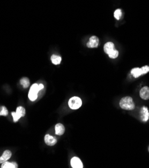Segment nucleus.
<instances>
[{
  "mask_svg": "<svg viewBox=\"0 0 149 168\" xmlns=\"http://www.w3.org/2000/svg\"><path fill=\"white\" fill-rule=\"evenodd\" d=\"M141 69H142V74H143L148 73V72H149V67H148V66H143V67L141 68Z\"/></svg>",
  "mask_w": 149,
  "mask_h": 168,
  "instance_id": "4be33fe9",
  "label": "nucleus"
},
{
  "mask_svg": "<svg viewBox=\"0 0 149 168\" xmlns=\"http://www.w3.org/2000/svg\"><path fill=\"white\" fill-rule=\"evenodd\" d=\"M28 97L30 98V100L32 101H34L37 98H38V92H34L33 90H30L28 93Z\"/></svg>",
  "mask_w": 149,
  "mask_h": 168,
  "instance_id": "4468645a",
  "label": "nucleus"
},
{
  "mask_svg": "<svg viewBox=\"0 0 149 168\" xmlns=\"http://www.w3.org/2000/svg\"><path fill=\"white\" fill-rule=\"evenodd\" d=\"M31 90H33L34 92H38L40 90V88H39V85L37 84H34L33 85H32V87H30V89Z\"/></svg>",
  "mask_w": 149,
  "mask_h": 168,
  "instance_id": "aec40b11",
  "label": "nucleus"
},
{
  "mask_svg": "<svg viewBox=\"0 0 149 168\" xmlns=\"http://www.w3.org/2000/svg\"><path fill=\"white\" fill-rule=\"evenodd\" d=\"M39 85V88H40V90H42V89H43V88H44V85L42 84H38Z\"/></svg>",
  "mask_w": 149,
  "mask_h": 168,
  "instance_id": "5701e85b",
  "label": "nucleus"
},
{
  "mask_svg": "<svg viewBox=\"0 0 149 168\" xmlns=\"http://www.w3.org/2000/svg\"><path fill=\"white\" fill-rule=\"evenodd\" d=\"M119 106L122 109L127 111L133 110L135 108V105L132 97H125L119 101Z\"/></svg>",
  "mask_w": 149,
  "mask_h": 168,
  "instance_id": "f257e3e1",
  "label": "nucleus"
},
{
  "mask_svg": "<svg viewBox=\"0 0 149 168\" xmlns=\"http://www.w3.org/2000/svg\"><path fill=\"white\" fill-rule=\"evenodd\" d=\"M1 167V168H16L18 167V164L15 162L10 163L6 161L4 163H2Z\"/></svg>",
  "mask_w": 149,
  "mask_h": 168,
  "instance_id": "9b49d317",
  "label": "nucleus"
},
{
  "mask_svg": "<svg viewBox=\"0 0 149 168\" xmlns=\"http://www.w3.org/2000/svg\"><path fill=\"white\" fill-rule=\"evenodd\" d=\"M8 114V111L6 106H2L1 111H0V116H7Z\"/></svg>",
  "mask_w": 149,
  "mask_h": 168,
  "instance_id": "6ab92c4d",
  "label": "nucleus"
},
{
  "mask_svg": "<svg viewBox=\"0 0 149 168\" xmlns=\"http://www.w3.org/2000/svg\"><path fill=\"white\" fill-rule=\"evenodd\" d=\"M68 104L69 107L71 109L75 110V109H78L79 108L81 107L82 105V101L78 97H73L69 99Z\"/></svg>",
  "mask_w": 149,
  "mask_h": 168,
  "instance_id": "f03ea898",
  "label": "nucleus"
},
{
  "mask_svg": "<svg viewBox=\"0 0 149 168\" xmlns=\"http://www.w3.org/2000/svg\"><path fill=\"white\" fill-rule=\"evenodd\" d=\"M16 113H17L18 115L20 116V117H24L26 114L25 109L24 108L23 106H18V107L16 109Z\"/></svg>",
  "mask_w": 149,
  "mask_h": 168,
  "instance_id": "dca6fc26",
  "label": "nucleus"
},
{
  "mask_svg": "<svg viewBox=\"0 0 149 168\" xmlns=\"http://www.w3.org/2000/svg\"><path fill=\"white\" fill-rule=\"evenodd\" d=\"M12 116H13V118H14V122H17L18 120L20 119V116L18 115L16 112H12Z\"/></svg>",
  "mask_w": 149,
  "mask_h": 168,
  "instance_id": "412c9836",
  "label": "nucleus"
},
{
  "mask_svg": "<svg viewBox=\"0 0 149 168\" xmlns=\"http://www.w3.org/2000/svg\"><path fill=\"white\" fill-rule=\"evenodd\" d=\"M140 97L144 100L149 99V87H144L140 90Z\"/></svg>",
  "mask_w": 149,
  "mask_h": 168,
  "instance_id": "423d86ee",
  "label": "nucleus"
},
{
  "mask_svg": "<svg viewBox=\"0 0 149 168\" xmlns=\"http://www.w3.org/2000/svg\"><path fill=\"white\" fill-rule=\"evenodd\" d=\"M12 156V152L9 150H6L2 156L0 157V164H2L8 160Z\"/></svg>",
  "mask_w": 149,
  "mask_h": 168,
  "instance_id": "6e6552de",
  "label": "nucleus"
},
{
  "mask_svg": "<svg viewBox=\"0 0 149 168\" xmlns=\"http://www.w3.org/2000/svg\"><path fill=\"white\" fill-rule=\"evenodd\" d=\"M99 44V38L97 36H91L89 38V42L87 43V46L88 48H97Z\"/></svg>",
  "mask_w": 149,
  "mask_h": 168,
  "instance_id": "7ed1b4c3",
  "label": "nucleus"
},
{
  "mask_svg": "<svg viewBox=\"0 0 149 168\" xmlns=\"http://www.w3.org/2000/svg\"><path fill=\"white\" fill-rule=\"evenodd\" d=\"M65 131L64 125L61 123H58L55 125V133L57 135H62Z\"/></svg>",
  "mask_w": 149,
  "mask_h": 168,
  "instance_id": "1a4fd4ad",
  "label": "nucleus"
},
{
  "mask_svg": "<svg viewBox=\"0 0 149 168\" xmlns=\"http://www.w3.org/2000/svg\"><path fill=\"white\" fill-rule=\"evenodd\" d=\"M44 141H45V143H46L47 145L53 146V145H55L56 143H57V139H56L55 137H53V136L47 134L45 135V137H44Z\"/></svg>",
  "mask_w": 149,
  "mask_h": 168,
  "instance_id": "20e7f679",
  "label": "nucleus"
},
{
  "mask_svg": "<svg viewBox=\"0 0 149 168\" xmlns=\"http://www.w3.org/2000/svg\"><path fill=\"white\" fill-rule=\"evenodd\" d=\"M122 10L120 9H118L116 10L115 12H114V17L116 20H119L120 19V18L122 16Z\"/></svg>",
  "mask_w": 149,
  "mask_h": 168,
  "instance_id": "a211bd4d",
  "label": "nucleus"
},
{
  "mask_svg": "<svg viewBox=\"0 0 149 168\" xmlns=\"http://www.w3.org/2000/svg\"><path fill=\"white\" fill-rule=\"evenodd\" d=\"M51 61L54 65H59L61 62V57L59 56L53 54L51 56Z\"/></svg>",
  "mask_w": 149,
  "mask_h": 168,
  "instance_id": "ddd939ff",
  "label": "nucleus"
},
{
  "mask_svg": "<svg viewBox=\"0 0 149 168\" xmlns=\"http://www.w3.org/2000/svg\"><path fill=\"white\" fill-rule=\"evenodd\" d=\"M131 74L134 78H138V77H139L140 76L142 75V74H143L142 69L139 68H134L132 69Z\"/></svg>",
  "mask_w": 149,
  "mask_h": 168,
  "instance_id": "f8f14e48",
  "label": "nucleus"
},
{
  "mask_svg": "<svg viewBox=\"0 0 149 168\" xmlns=\"http://www.w3.org/2000/svg\"><path fill=\"white\" fill-rule=\"evenodd\" d=\"M114 44L112 43V42H107V43L105 44L104 47H103V50H104V52L106 53V54H109L110 53L112 50H114Z\"/></svg>",
  "mask_w": 149,
  "mask_h": 168,
  "instance_id": "9d476101",
  "label": "nucleus"
},
{
  "mask_svg": "<svg viewBox=\"0 0 149 168\" xmlns=\"http://www.w3.org/2000/svg\"><path fill=\"white\" fill-rule=\"evenodd\" d=\"M20 84L22 85L24 87V88H28L29 87V85H30V81H29V79L28 78H22V79L20 80Z\"/></svg>",
  "mask_w": 149,
  "mask_h": 168,
  "instance_id": "2eb2a0df",
  "label": "nucleus"
},
{
  "mask_svg": "<svg viewBox=\"0 0 149 168\" xmlns=\"http://www.w3.org/2000/svg\"><path fill=\"white\" fill-rule=\"evenodd\" d=\"M141 114H140V116H141V119H142V121H147L148 120L149 118V112L146 106H143L141 109Z\"/></svg>",
  "mask_w": 149,
  "mask_h": 168,
  "instance_id": "0eeeda50",
  "label": "nucleus"
},
{
  "mask_svg": "<svg viewBox=\"0 0 149 168\" xmlns=\"http://www.w3.org/2000/svg\"><path fill=\"white\" fill-rule=\"evenodd\" d=\"M118 54H119V52L117 50L114 49L110 53H109L108 56H109V57L111 58H116L118 56Z\"/></svg>",
  "mask_w": 149,
  "mask_h": 168,
  "instance_id": "f3484780",
  "label": "nucleus"
},
{
  "mask_svg": "<svg viewBox=\"0 0 149 168\" xmlns=\"http://www.w3.org/2000/svg\"><path fill=\"white\" fill-rule=\"evenodd\" d=\"M71 167L73 168H82L83 167V164L81 161V159L79 157H74L71 160Z\"/></svg>",
  "mask_w": 149,
  "mask_h": 168,
  "instance_id": "39448f33",
  "label": "nucleus"
}]
</instances>
